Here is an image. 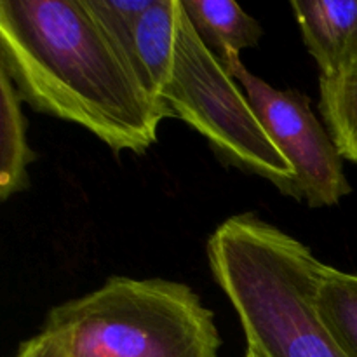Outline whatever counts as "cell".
<instances>
[{"label": "cell", "instance_id": "cell-5", "mask_svg": "<svg viewBox=\"0 0 357 357\" xmlns=\"http://www.w3.org/2000/svg\"><path fill=\"white\" fill-rule=\"evenodd\" d=\"M227 72L236 79L271 136L274 145L295 169V199L310 209L337 206L351 194L338 152L326 126L317 121L310 98L296 89H275L251 73L241 59Z\"/></svg>", "mask_w": 357, "mask_h": 357}, {"label": "cell", "instance_id": "cell-12", "mask_svg": "<svg viewBox=\"0 0 357 357\" xmlns=\"http://www.w3.org/2000/svg\"><path fill=\"white\" fill-rule=\"evenodd\" d=\"M14 357H72L68 337L63 330L44 326L40 333L20 345Z\"/></svg>", "mask_w": 357, "mask_h": 357}, {"label": "cell", "instance_id": "cell-1", "mask_svg": "<svg viewBox=\"0 0 357 357\" xmlns=\"http://www.w3.org/2000/svg\"><path fill=\"white\" fill-rule=\"evenodd\" d=\"M0 68L33 110L87 129L117 155L145 153L169 119L86 0L0 2Z\"/></svg>", "mask_w": 357, "mask_h": 357}, {"label": "cell", "instance_id": "cell-13", "mask_svg": "<svg viewBox=\"0 0 357 357\" xmlns=\"http://www.w3.org/2000/svg\"><path fill=\"white\" fill-rule=\"evenodd\" d=\"M244 357H257V354H255V352H251V351H246V356Z\"/></svg>", "mask_w": 357, "mask_h": 357}, {"label": "cell", "instance_id": "cell-4", "mask_svg": "<svg viewBox=\"0 0 357 357\" xmlns=\"http://www.w3.org/2000/svg\"><path fill=\"white\" fill-rule=\"evenodd\" d=\"M169 117L201 132L227 166L265 178L295 199L296 174L246 94L199 38L180 2L171 77L160 94Z\"/></svg>", "mask_w": 357, "mask_h": 357}, {"label": "cell", "instance_id": "cell-11", "mask_svg": "<svg viewBox=\"0 0 357 357\" xmlns=\"http://www.w3.org/2000/svg\"><path fill=\"white\" fill-rule=\"evenodd\" d=\"M319 110L344 160L357 164V59L333 79H319Z\"/></svg>", "mask_w": 357, "mask_h": 357}, {"label": "cell", "instance_id": "cell-7", "mask_svg": "<svg viewBox=\"0 0 357 357\" xmlns=\"http://www.w3.org/2000/svg\"><path fill=\"white\" fill-rule=\"evenodd\" d=\"M291 9L319 79H333L357 59V0H293Z\"/></svg>", "mask_w": 357, "mask_h": 357}, {"label": "cell", "instance_id": "cell-8", "mask_svg": "<svg viewBox=\"0 0 357 357\" xmlns=\"http://www.w3.org/2000/svg\"><path fill=\"white\" fill-rule=\"evenodd\" d=\"M195 33L223 66L241 59V51L255 47L264 28L232 0H180Z\"/></svg>", "mask_w": 357, "mask_h": 357}, {"label": "cell", "instance_id": "cell-3", "mask_svg": "<svg viewBox=\"0 0 357 357\" xmlns=\"http://www.w3.org/2000/svg\"><path fill=\"white\" fill-rule=\"evenodd\" d=\"M44 326L63 330L72 357H218L215 314L183 282L108 278L56 305Z\"/></svg>", "mask_w": 357, "mask_h": 357}, {"label": "cell", "instance_id": "cell-2", "mask_svg": "<svg viewBox=\"0 0 357 357\" xmlns=\"http://www.w3.org/2000/svg\"><path fill=\"white\" fill-rule=\"evenodd\" d=\"M206 250L248 351L257 357H349L317 312L323 261L302 241L243 213L220 223Z\"/></svg>", "mask_w": 357, "mask_h": 357}, {"label": "cell", "instance_id": "cell-6", "mask_svg": "<svg viewBox=\"0 0 357 357\" xmlns=\"http://www.w3.org/2000/svg\"><path fill=\"white\" fill-rule=\"evenodd\" d=\"M86 3L143 91L166 112L160 94L173 70L180 0Z\"/></svg>", "mask_w": 357, "mask_h": 357}, {"label": "cell", "instance_id": "cell-10", "mask_svg": "<svg viewBox=\"0 0 357 357\" xmlns=\"http://www.w3.org/2000/svg\"><path fill=\"white\" fill-rule=\"evenodd\" d=\"M316 305L345 354L357 357V274L321 264Z\"/></svg>", "mask_w": 357, "mask_h": 357}, {"label": "cell", "instance_id": "cell-9", "mask_svg": "<svg viewBox=\"0 0 357 357\" xmlns=\"http://www.w3.org/2000/svg\"><path fill=\"white\" fill-rule=\"evenodd\" d=\"M20 93L0 68V199L7 201L30 187V164L37 152L28 143V122Z\"/></svg>", "mask_w": 357, "mask_h": 357}]
</instances>
